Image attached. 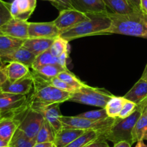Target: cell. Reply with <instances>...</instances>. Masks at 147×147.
<instances>
[{"mask_svg":"<svg viewBox=\"0 0 147 147\" xmlns=\"http://www.w3.org/2000/svg\"><path fill=\"white\" fill-rule=\"evenodd\" d=\"M107 15L111 20V25L101 35L120 34L147 39L146 14L135 12L126 15H118L108 12Z\"/></svg>","mask_w":147,"mask_h":147,"instance_id":"obj_1","label":"cell"},{"mask_svg":"<svg viewBox=\"0 0 147 147\" xmlns=\"http://www.w3.org/2000/svg\"><path fill=\"white\" fill-rule=\"evenodd\" d=\"M30 72L33 78V90L30 97L28 98L29 105L61 104L69 100L72 93L53 87L49 82L50 80L42 77L34 70Z\"/></svg>","mask_w":147,"mask_h":147,"instance_id":"obj_2","label":"cell"},{"mask_svg":"<svg viewBox=\"0 0 147 147\" xmlns=\"http://www.w3.org/2000/svg\"><path fill=\"white\" fill-rule=\"evenodd\" d=\"M144 111V110L138 107L135 112L130 116L125 118H120L118 117L116 118L113 123L105 131L100 134L98 140L110 141L113 144L125 141L133 145V130Z\"/></svg>","mask_w":147,"mask_h":147,"instance_id":"obj_3","label":"cell"},{"mask_svg":"<svg viewBox=\"0 0 147 147\" xmlns=\"http://www.w3.org/2000/svg\"><path fill=\"white\" fill-rule=\"evenodd\" d=\"M89 20L80 22L61 34L60 37L69 42L82 37L101 35L111 25V20L107 14H89Z\"/></svg>","mask_w":147,"mask_h":147,"instance_id":"obj_4","label":"cell"},{"mask_svg":"<svg viewBox=\"0 0 147 147\" xmlns=\"http://www.w3.org/2000/svg\"><path fill=\"white\" fill-rule=\"evenodd\" d=\"M113 96L105 89L87 85L72 93L68 101L105 108L107 102Z\"/></svg>","mask_w":147,"mask_h":147,"instance_id":"obj_5","label":"cell"},{"mask_svg":"<svg viewBox=\"0 0 147 147\" xmlns=\"http://www.w3.org/2000/svg\"><path fill=\"white\" fill-rule=\"evenodd\" d=\"M116 118H107L100 121H92L79 116H64L61 115L60 120L64 128L80 129L84 131L94 130L100 134L105 131L110 125L113 123Z\"/></svg>","mask_w":147,"mask_h":147,"instance_id":"obj_6","label":"cell"},{"mask_svg":"<svg viewBox=\"0 0 147 147\" xmlns=\"http://www.w3.org/2000/svg\"><path fill=\"white\" fill-rule=\"evenodd\" d=\"M28 107L27 95L0 92V113L3 118H16Z\"/></svg>","mask_w":147,"mask_h":147,"instance_id":"obj_7","label":"cell"},{"mask_svg":"<svg viewBox=\"0 0 147 147\" xmlns=\"http://www.w3.org/2000/svg\"><path fill=\"white\" fill-rule=\"evenodd\" d=\"M19 115H22V117L16 118L19 121L18 128L30 139L35 141V137L44 121V117L40 112L29 107Z\"/></svg>","mask_w":147,"mask_h":147,"instance_id":"obj_8","label":"cell"},{"mask_svg":"<svg viewBox=\"0 0 147 147\" xmlns=\"http://www.w3.org/2000/svg\"><path fill=\"white\" fill-rule=\"evenodd\" d=\"M89 18V15L82 13L74 9H63L59 11V16L53 20V22L59 30L61 34H62L80 22L87 20Z\"/></svg>","mask_w":147,"mask_h":147,"instance_id":"obj_9","label":"cell"},{"mask_svg":"<svg viewBox=\"0 0 147 147\" xmlns=\"http://www.w3.org/2000/svg\"><path fill=\"white\" fill-rule=\"evenodd\" d=\"M28 38L55 39L60 36L61 32L52 22H28Z\"/></svg>","mask_w":147,"mask_h":147,"instance_id":"obj_10","label":"cell"},{"mask_svg":"<svg viewBox=\"0 0 147 147\" xmlns=\"http://www.w3.org/2000/svg\"><path fill=\"white\" fill-rule=\"evenodd\" d=\"M59 105L58 103L48 105H29V107L40 112L46 120L50 123L55 132V135L63 128V125L60 120L61 113L59 109Z\"/></svg>","mask_w":147,"mask_h":147,"instance_id":"obj_11","label":"cell"},{"mask_svg":"<svg viewBox=\"0 0 147 147\" xmlns=\"http://www.w3.org/2000/svg\"><path fill=\"white\" fill-rule=\"evenodd\" d=\"M33 90V78L31 72L23 78L17 81L12 82L7 80L0 87L1 92L16 94L28 95Z\"/></svg>","mask_w":147,"mask_h":147,"instance_id":"obj_12","label":"cell"},{"mask_svg":"<svg viewBox=\"0 0 147 147\" xmlns=\"http://www.w3.org/2000/svg\"><path fill=\"white\" fill-rule=\"evenodd\" d=\"M28 22L12 18L0 28V32L4 35L26 40L28 38Z\"/></svg>","mask_w":147,"mask_h":147,"instance_id":"obj_13","label":"cell"},{"mask_svg":"<svg viewBox=\"0 0 147 147\" xmlns=\"http://www.w3.org/2000/svg\"><path fill=\"white\" fill-rule=\"evenodd\" d=\"M36 0H14L11 3L10 12L12 18L28 21L36 7Z\"/></svg>","mask_w":147,"mask_h":147,"instance_id":"obj_14","label":"cell"},{"mask_svg":"<svg viewBox=\"0 0 147 147\" xmlns=\"http://www.w3.org/2000/svg\"><path fill=\"white\" fill-rule=\"evenodd\" d=\"M123 97L144 110L147 105V82L140 78Z\"/></svg>","mask_w":147,"mask_h":147,"instance_id":"obj_15","label":"cell"},{"mask_svg":"<svg viewBox=\"0 0 147 147\" xmlns=\"http://www.w3.org/2000/svg\"><path fill=\"white\" fill-rule=\"evenodd\" d=\"M73 9L87 14H107L102 0H71Z\"/></svg>","mask_w":147,"mask_h":147,"instance_id":"obj_16","label":"cell"},{"mask_svg":"<svg viewBox=\"0 0 147 147\" xmlns=\"http://www.w3.org/2000/svg\"><path fill=\"white\" fill-rule=\"evenodd\" d=\"M68 57H69V52L63 53L59 57H56L51 53L50 50H48L37 56L35 61L33 62L31 66V69L35 70L39 67L49 64H59L63 66H67L66 61H67Z\"/></svg>","mask_w":147,"mask_h":147,"instance_id":"obj_17","label":"cell"},{"mask_svg":"<svg viewBox=\"0 0 147 147\" xmlns=\"http://www.w3.org/2000/svg\"><path fill=\"white\" fill-rule=\"evenodd\" d=\"M25 40L0 34V59H3L22 47Z\"/></svg>","mask_w":147,"mask_h":147,"instance_id":"obj_18","label":"cell"},{"mask_svg":"<svg viewBox=\"0 0 147 147\" xmlns=\"http://www.w3.org/2000/svg\"><path fill=\"white\" fill-rule=\"evenodd\" d=\"M53 41L54 39L28 38L25 40L22 47L28 49L35 56H38L49 50Z\"/></svg>","mask_w":147,"mask_h":147,"instance_id":"obj_19","label":"cell"},{"mask_svg":"<svg viewBox=\"0 0 147 147\" xmlns=\"http://www.w3.org/2000/svg\"><path fill=\"white\" fill-rule=\"evenodd\" d=\"M85 131L84 130L63 128L56 134L53 144L56 147H65L80 137Z\"/></svg>","mask_w":147,"mask_h":147,"instance_id":"obj_20","label":"cell"},{"mask_svg":"<svg viewBox=\"0 0 147 147\" xmlns=\"http://www.w3.org/2000/svg\"><path fill=\"white\" fill-rule=\"evenodd\" d=\"M4 69L7 77V80L12 82L26 77L30 73V70L28 66L15 61L7 63V64L5 65L4 67Z\"/></svg>","mask_w":147,"mask_h":147,"instance_id":"obj_21","label":"cell"},{"mask_svg":"<svg viewBox=\"0 0 147 147\" xmlns=\"http://www.w3.org/2000/svg\"><path fill=\"white\" fill-rule=\"evenodd\" d=\"M36 57L37 56L31 53L30 51L22 46L17 51H15L12 54L9 55L6 58L2 59V61L5 63L6 62L9 63L11 61L18 62V63H22L31 69V66H32L33 62L35 61Z\"/></svg>","mask_w":147,"mask_h":147,"instance_id":"obj_22","label":"cell"},{"mask_svg":"<svg viewBox=\"0 0 147 147\" xmlns=\"http://www.w3.org/2000/svg\"><path fill=\"white\" fill-rule=\"evenodd\" d=\"M19 121L14 118H3L0 121V138L9 143L18 128Z\"/></svg>","mask_w":147,"mask_h":147,"instance_id":"obj_23","label":"cell"},{"mask_svg":"<svg viewBox=\"0 0 147 147\" xmlns=\"http://www.w3.org/2000/svg\"><path fill=\"white\" fill-rule=\"evenodd\" d=\"M107 9L111 10L112 13L118 15H126L137 12L131 5L127 0H102Z\"/></svg>","mask_w":147,"mask_h":147,"instance_id":"obj_24","label":"cell"},{"mask_svg":"<svg viewBox=\"0 0 147 147\" xmlns=\"http://www.w3.org/2000/svg\"><path fill=\"white\" fill-rule=\"evenodd\" d=\"M133 142L147 140V114L144 110L137 121L132 132Z\"/></svg>","mask_w":147,"mask_h":147,"instance_id":"obj_25","label":"cell"},{"mask_svg":"<svg viewBox=\"0 0 147 147\" xmlns=\"http://www.w3.org/2000/svg\"><path fill=\"white\" fill-rule=\"evenodd\" d=\"M67 69V66H63L59 64H49L39 67L38 69L34 71L46 80H51V79L57 77L61 72Z\"/></svg>","mask_w":147,"mask_h":147,"instance_id":"obj_26","label":"cell"},{"mask_svg":"<svg viewBox=\"0 0 147 147\" xmlns=\"http://www.w3.org/2000/svg\"><path fill=\"white\" fill-rule=\"evenodd\" d=\"M99 139V133L94 130L86 131L80 137L65 147H85Z\"/></svg>","mask_w":147,"mask_h":147,"instance_id":"obj_27","label":"cell"},{"mask_svg":"<svg viewBox=\"0 0 147 147\" xmlns=\"http://www.w3.org/2000/svg\"><path fill=\"white\" fill-rule=\"evenodd\" d=\"M54 139V131L50 123L44 119V121L35 137V143H53Z\"/></svg>","mask_w":147,"mask_h":147,"instance_id":"obj_28","label":"cell"},{"mask_svg":"<svg viewBox=\"0 0 147 147\" xmlns=\"http://www.w3.org/2000/svg\"><path fill=\"white\" fill-rule=\"evenodd\" d=\"M125 101V99L123 97H117L115 95L110 99L105 107L108 117L118 118Z\"/></svg>","mask_w":147,"mask_h":147,"instance_id":"obj_29","label":"cell"},{"mask_svg":"<svg viewBox=\"0 0 147 147\" xmlns=\"http://www.w3.org/2000/svg\"><path fill=\"white\" fill-rule=\"evenodd\" d=\"M35 140L30 139L19 128L16 130L9 143V147H32Z\"/></svg>","mask_w":147,"mask_h":147,"instance_id":"obj_30","label":"cell"},{"mask_svg":"<svg viewBox=\"0 0 147 147\" xmlns=\"http://www.w3.org/2000/svg\"><path fill=\"white\" fill-rule=\"evenodd\" d=\"M56 77L59 78V80L65 82L67 83L68 84H69V85L71 86V87H74V88L77 89V90H79V89L82 88V87H85V86L87 85V84H85L84 82H82L80 79L77 78L72 72H71L69 70V69L61 72L60 74H59V75Z\"/></svg>","mask_w":147,"mask_h":147,"instance_id":"obj_31","label":"cell"},{"mask_svg":"<svg viewBox=\"0 0 147 147\" xmlns=\"http://www.w3.org/2000/svg\"><path fill=\"white\" fill-rule=\"evenodd\" d=\"M50 51L52 54L56 57H59L63 53L69 52V41L59 36L54 39Z\"/></svg>","mask_w":147,"mask_h":147,"instance_id":"obj_32","label":"cell"},{"mask_svg":"<svg viewBox=\"0 0 147 147\" xmlns=\"http://www.w3.org/2000/svg\"><path fill=\"white\" fill-rule=\"evenodd\" d=\"M10 6L11 3L0 0V28L13 18L11 15Z\"/></svg>","mask_w":147,"mask_h":147,"instance_id":"obj_33","label":"cell"},{"mask_svg":"<svg viewBox=\"0 0 147 147\" xmlns=\"http://www.w3.org/2000/svg\"><path fill=\"white\" fill-rule=\"evenodd\" d=\"M77 116L92 120V121H100V120L106 119V118H109L107 112H106L105 108H101L100 110H91V111L79 114Z\"/></svg>","mask_w":147,"mask_h":147,"instance_id":"obj_34","label":"cell"},{"mask_svg":"<svg viewBox=\"0 0 147 147\" xmlns=\"http://www.w3.org/2000/svg\"><path fill=\"white\" fill-rule=\"evenodd\" d=\"M138 105L136 103L125 99V101L123 105V108L121 110V113L119 114L118 118H125L127 117L130 116L132 113H134L136 110Z\"/></svg>","mask_w":147,"mask_h":147,"instance_id":"obj_35","label":"cell"},{"mask_svg":"<svg viewBox=\"0 0 147 147\" xmlns=\"http://www.w3.org/2000/svg\"><path fill=\"white\" fill-rule=\"evenodd\" d=\"M49 82H50V84H51V85H53V87H56V88L59 89V90H63V91L68 92L74 93V92H76L77 90V89L70 86L69 84H68L67 83L65 82L59 80L57 77H54V78L51 79V80L49 81Z\"/></svg>","mask_w":147,"mask_h":147,"instance_id":"obj_36","label":"cell"},{"mask_svg":"<svg viewBox=\"0 0 147 147\" xmlns=\"http://www.w3.org/2000/svg\"><path fill=\"white\" fill-rule=\"evenodd\" d=\"M51 4L59 11L63 10V9H73L71 0H55V2Z\"/></svg>","mask_w":147,"mask_h":147,"instance_id":"obj_37","label":"cell"},{"mask_svg":"<svg viewBox=\"0 0 147 147\" xmlns=\"http://www.w3.org/2000/svg\"><path fill=\"white\" fill-rule=\"evenodd\" d=\"M129 5L137 12H142L141 7V0H127Z\"/></svg>","mask_w":147,"mask_h":147,"instance_id":"obj_38","label":"cell"},{"mask_svg":"<svg viewBox=\"0 0 147 147\" xmlns=\"http://www.w3.org/2000/svg\"><path fill=\"white\" fill-rule=\"evenodd\" d=\"M107 143L105 141H100V140H97V141H94V142L91 143L89 145L86 146L85 147H105Z\"/></svg>","mask_w":147,"mask_h":147,"instance_id":"obj_39","label":"cell"},{"mask_svg":"<svg viewBox=\"0 0 147 147\" xmlns=\"http://www.w3.org/2000/svg\"><path fill=\"white\" fill-rule=\"evenodd\" d=\"M7 80V77L5 71L3 68V69H0V87Z\"/></svg>","mask_w":147,"mask_h":147,"instance_id":"obj_40","label":"cell"},{"mask_svg":"<svg viewBox=\"0 0 147 147\" xmlns=\"http://www.w3.org/2000/svg\"><path fill=\"white\" fill-rule=\"evenodd\" d=\"M131 146L132 145L128 141H122L116 143V144H114L113 147H131Z\"/></svg>","mask_w":147,"mask_h":147,"instance_id":"obj_41","label":"cell"},{"mask_svg":"<svg viewBox=\"0 0 147 147\" xmlns=\"http://www.w3.org/2000/svg\"><path fill=\"white\" fill-rule=\"evenodd\" d=\"M53 143H35L32 147H50Z\"/></svg>","mask_w":147,"mask_h":147,"instance_id":"obj_42","label":"cell"},{"mask_svg":"<svg viewBox=\"0 0 147 147\" xmlns=\"http://www.w3.org/2000/svg\"><path fill=\"white\" fill-rule=\"evenodd\" d=\"M141 11L147 15V0H141Z\"/></svg>","mask_w":147,"mask_h":147,"instance_id":"obj_43","label":"cell"},{"mask_svg":"<svg viewBox=\"0 0 147 147\" xmlns=\"http://www.w3.org/2000/svg\"><path fill=\"white\" fill-rule=\"evenodd\" d=\"M141 79L144 80V81H146L147 82V64L146 65V67L144 69V72H143L142 75H141Z\"/></svg>","mask_w":147,"mask_h":147,"instance_id":"obj_44","label":"cell"},{"mask_svg":"<svg viewBox=\"0 0 147 147\" xmlns=\"http://www.w3.org/2000/svg\"><path fill=\"white\" fill-rule=\"evenodd\" d=\"M9 146V142L0 138V147H8Z\"/></svg>","mask_w":147,"mask_h":147,"instance_id":"obj_45","label":"cell"},{"mask_svg":"<svg viewBox=\"0 0 147 147\" xmlns=\"http://www.w3.org/2000/svg\"><path fill=\"white\" fill-rule=\"evenodd\" d=\"M136 143L137 144L135 146V147H147V145L144 142V141H140Z\"/></svg>","mask_w":147,"mask_h":147,"instance_id":"obj_46","label":"cell"},{"mask_svg":"<svg viewBox=\"0 0 147 147\" xmlns=\"http://www.w3.org/2000/svg\"><path fill=\"white\" fill-rule=\"evenodd\" d=\"M5 66V63L2 60V59H0V69H3Z\"/></svg>","mask_w":147,"mask_h":147,"instance_id":"obj_47","label":"cell"},{"mask_svg":"<svg viewBox=\"0 0 147 147\" xmlns=\"http://www.w3.org/2000/svg\"><path fill=\"white\" fill-rule=\"evenodd\" d=\"M43 1H49L51 3H53V2H55V0H43Z\"/></svg>","mask_w":147,"mask_h":147,"instance_id":"obj_48","label":"cell"},{"mask_svg":"<svg viewBox=\"0 0 147 147\" xmlns=\"http://www.w3.org/2000/svg\"><path fill=\"white\" fill-rule=\"evenodd\" d=\"M2 118H3V117H2V114L0 113V121H2Z\"/></svg>","mask_w":147,"mask_h":147,"instance_id":"obj_49","label":"cell"},{"mask_svg":"<svg viewBox=\"0 0 147 147\" xmlns=\"http://www.w3.org/2000/svg\"><path fill=\"white\" fill-rule=\"evenodd\" d=\"M146 111V114H147V105H146V108H145V110H144Z\"/></svg>","mask_w":147,"mask_h":147,"instance_id":"obj_50","label":"cell"},{"mask_svg":"<svg viewBox=\"0 0 147 147\" xmlns=\"http://www.w3.org/2000/svg\"><path fill=\"white\" fill-rule=\"evenodd\" d=\"M50 147H56V146H55V145H54V144H53V145H52V146H50Z\"/></svg>","mask_w":147,"mask_h":147,"instance_id":"obj_51","label":"cell"},{"mask_svg":"<svg viewBox=\"0 0 147 147\" xmlns=\"http://www.w3.org/2000/svg\"><path fill=\"white\" fill-rule=\"evenodd\" d=\"M105 147H110V146H109L108 144H106V146H105Z\"/></svg>","mask_w":147,"mask_h":147,"instance_id":"obj_52","label":"cell"},{"mask_svg":"<svg viewBox=\"0 0 147 147\" xmlns=\"http://www.w3.org/2000/svg\"><path fill=\"white\" fill-rule=\"evenodd\" d=\"M0 92H1V90H0Z\"/></svg>","mask_w":147,"mask_h":147,"instance_id":"obj_53","label":"cell"},{"mask_svg":"<svg viewBox=\"0 0 147 147\" xmlns=\"http://www.w3.org/2000/svg\"><path fill=\"white\" fill-rule=\"evenodd\" d=\"M8 147H9V146H8Z\"/></svg>","mask_w":147,"mask_h":147,"instance_id":"obj_54","label":"cell"}]
</instances>
